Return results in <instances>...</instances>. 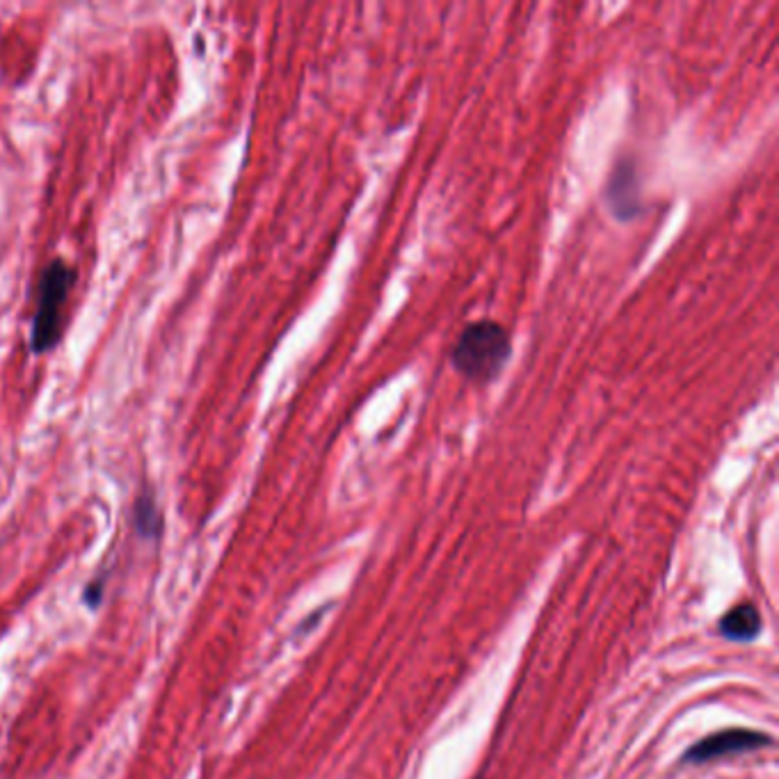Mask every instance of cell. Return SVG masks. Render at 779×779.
I'll use <instances>...</instances> for the list:
<instances>
[{
    "mask_svg": "<svg viewBox=\"0 0 779 779\" xmlns=\"http://www.w3.org/2000/svg\"><path fill=\"white\" fill-rule=\"evenodd\" d=\"M133 524H136V530L142 538L153 540L161 536L163 517H161V510H159V505H155L151 494H142L138 499L136 507H133Z\"/></svg>",
    "mask_w": 779,
    "mask_h": 779,
    "instance_id": "obj_5",
    "label": "cell"
},
{
    "mask_svg": "<svg viewBox=\"0 0 779 779\" xmlns=\"http://www.w3.org/2000/svg\"><path fill=\"white\" fill-rule=\"evenodd\" d=\"M720 631L731 640H752L762 631V617L752 604L737 606L723 617Z\"/></svg>",
    "mask_w": 779,
    "mask_h": 779,
    "instance_id": "obj_4",
    "label": "cell"
},
{
    "mask_svg": "<svg viewBox=\"0 0 779 779\" xmlns=\"http://www.w3.org/2000/svg\"><path fill=\"white\" fill-rule=\"evenodd\" d=\"M74 284H76V271L62 259L51 261L47 265V271L41 273L37 314L33 321V337H30L33 352L43 354L58 343L62 309L66 304V298H70Z\"/></svg>",
    "mask_w": 779,
    "mask_h": 779,
    "instance_id": "obj_2",
    "label": "cell"
},
{
    "mask_svg": "<svg viewBox=\"0 0 779 779\" xmlns=\"http://www.w3.org/2000/svg\"><path fill=\"white\" fill-rule=\"evenodd\" d=\"M512 339L505 325L482 318L466 325L451 350V364L464 380L487 385L501 375L510 360Z\"/></svg>",
    "mask_w": 779,
    "mask_h": 779,
    "instance_id": "obj_1",
    "label": "cell"
},
{
    "mask_svg": "<svg viewBox=\"0 0 779 779\" xmlns=\"http://www.w3.org/2000/svg\"><path fill=\"white\" fill-rule=\"evenodd\" d=\"M768 737L759 731L752 729H727L720 733H714V737L704 739L702 743H698L693 750H688L686 762L693 764H704V762H714L720 759V756L727 754H737V752H750L762 745H768Z\"/></svg>",
    "mask_w": 779,
    "mask_h": 779,
    "instance_id": "obj_3",
    "label": "cell"
},
{
    "mask_svg": "<svg viewBox=\"0 0 779 779\" xmlns=\"http://www.w3.org/2000/svg\"><path fill=\"white\" fill-rule=\"evenodd\" d=\"M103 586H105V581H103V578H99V581L95 583H90V586H87V590H85V601H87V606H90V608H97L99 604H101V596H103Z\"/></svg>",
    "mask_w": 779,
    "mask_h": 779,
    "instance_id": "obj_6",
    "label": "cell"
}]
</instances>
